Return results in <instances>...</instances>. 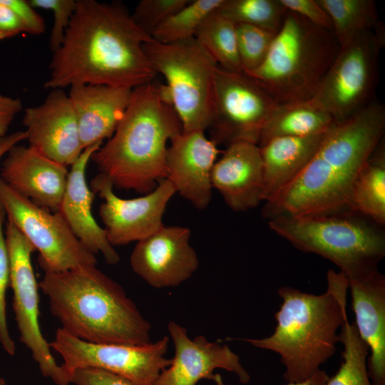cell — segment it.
<instances>
[{"label": "cell", "mask_w": 385, "mask_h": 385, "mask_svg": "<svg viewBox=\"0 0 385 385\" xmlns=\"http://www.w3.org/2000/svg\"><path fill=\"white\" fill-rule=\"evenodd\" d=\"M71 383L75 385H133L122 376L96 368L76 369L71 374Z\"/></svg>", "instance_id": "8d00e7d4"}, {"label": "cell", "mask_w": 385, "mask_h": 385, "mask_svg": "<svg viewBox=\"0 0 385 385\" xmlns=\"http://www.w3.org/2000/svg\"><path fill=\"white\" fill-rule=\"evenodd\" d=\"M144 51L166 85L164 92L182 123L183 132L204 130L212 115L217 62L195 38L172 43H143Z\"/></svg>", "instance_id": "ba28073f"}, {"label": "cell", "mask_w": 385, "mask_h": 385, "mask_svg": "<svg viewBox=\"0 0 385 385\" xmlns=\"http://www.w3.org/2000/svg\"><path fill=\"white\" fill-rule=\"evenodd\" d=\"M29 145L63 165H72L82 147L76 114L63 89H53L42 103L25 109Z\"/></svg>", "instance_id": "e0dca14e"}, {"label": "cell", "mask_w": 385, "mask_h": 385, "mask_svg": "<svg viewBox=\"0 0 385 385\" xmlns=\"http://www.w3.org/2000/svg\"><path fill=\"white\" fill-rule=\"evenodd\" d=\"M195 38L222 68L243 72L240 63L235 24L217 11L209 14L198 27Z\"/></svg>", "instance_id": "83f0119b"}, {"label": "cell", "mask_w": 385, "mask_h": 385, "mask_svg": "<svg viewBox=\"0 0 385 385\" xmlns=\"http://www.w3.org/2000/svg\"><path fill=\"white\" fill-rule=\"evenodd\" d=\"M182 132L163 86L152 81L132 89L114 133L91 160L113 188L148 193L167 178V143Z\"/></svg>", "instance_id": "277c9868"}, {"label": "cell", "mask_w": 385, "mask_h": 385, "mask_svg": "<svg viewBox=\"0 0 385 385\" xmlns=\"http://www.w3.org/2000/svg\"><path fill=\"white\" fill-rule=\"evenodd\" d=\"M4 231L9 260V287L13 292L12 305L19 340L30 351L43 376L51 379L56 385H68L70 375L55 361L39 325V286L31 262L35 249L9 220Z\"/></svg>", "instance_id": "7c38bea8"}, {"label": "cell", "mask_w": 385, "mask_h": 385, "mask_svg": "<svg viewBox=\"0 0 385 385\" xmlns=\"http://www.w3.org/2000/svg\"><path fill=\"white\" fill-rule=\"evenodd\" d=\"M283 6L314 25L332 31L331 19L317 0H279Z\"/></svg>", "instance_id": "d590c367"}, {"label": "cell", "mask_w": 385, "mask_h": 385, "mask_svg": "<svg viewBox=\"0 0 385 385\" xmlns=\"http://www.w3.org/2000/svg\"><path fill=\"white\" fill-rule=\"evenodd\" d=\"M220 152L204 130L182 132L168 147L167 179L176 192L198 210L205 209L210 202L211 172Z\"/></svg>", "instance_id": "ac0fdd59"}, {"label": "cell", "mask_w": 385, "mask_h": 385, "mask_svg": "<svg viewBox=\"0 0 385 385\" xmlns=\"http://www.w3.org/2000/svg\"><path fill=\"white\" fill-rule=\"evenodd\" d=\"M349 207L385 226V145L379 143L359 170L351 187Z\"/></svg>", "instance_id": "484cf974"}, {"label": "cell", "mask_w": 385, "mask_h": 385, "mask_svg": "<svg viewBox=\"0 0 385 385\" xmlns=\"http://www.w3.org/2000/svg\"><path fill=\"white\" fill-rule=\"evenodd\" d=\"M63 330L96 344L145 345L150 323L124 289L96 265L44 272L38 283Z\"/></svg>", "instance_id": "3957f363"}, {"label": "cell", "mask_w": 385, "mask_h": 385, "mask_svg": "<svg viewBox=\"0 0 385 385\" xmlns=\"http://www.w3.org/2000/svg\"><path fill=\"white\" fill-rule=\"evenodd\" d=\"M26 32L15 13L0 0V40L9 38Z\"/></svg>", "instance_id": "f35d334b"}, {"label": "cell", "mask_w": 385, "mask_h": 385, "mask_svg": "<svg viewBox=\"0 0 385 385\" xmlns=\"http://www.w3.org/2000/svg\"><path fill=\"white\" fill-rule=\"evenodd\" d=\"M317 1L330 18L340 48L348 45L361 32L381 24L373 0Z\"/></svg>", "instance_id": "4316f807"}, {"label": "cell", "mask_w": 385, "mask_h": 385, "mask_svg": "<svg viewBox=\"0 0 385 385\" xmlns=\"http://www.w3.org/2000/svg\"><path fill=\"white\" fill-rule=\"evenodd\" d=\"M25 130H18L0 139V160L8 153L11 148L19 144L21 141L26 140Z\"/></svg>", "instance_id": "60d3db41"}, {"label": "cell", "mask_w": 385, "mask_h": 385, "mask_svg": "<svg viewBox=\"0 0 385 385\" xmlns=\"http://www.w3.org/2000/svg\"><path fill=\"white\" fill-rule=\"evenodd\" d=\"M339 50L332 31L287 11L265 61L245 73L277 104L304 101L315 96Z\"/></svg>", "instance_id": "8992f818"}, {"label": "cell", "mask_w": 385, "mask_h": 385, "mask_svg": "<svg viewBox=\"0 0 385 385\" xmlns=\"http://www.w3.org/2000/svg\"><path fill=\"white\" fill-rule=\"evenodd\" d=\"M174 345V356L153 385H196L202 379L214 380V371L222 369L235 374L242 384L250 376L237 354L227 344L210 342L199 335L193 339L187 329L175 322L168 324Z\"/></svg>", "instance_id": "2e32d148"}, {"label": "cell", "mask_w": 385, "mask_h": 385, "mask_svg": "<svg viewBox=\"0 0 385 385\" xmlns=\"http://www.w3.org/2000/svg\"><path fill=\"white\" fill-rule=\"evenodd\" d=\"M131 91L103 85L70 87L68 95L76 114L83 149L103 143L113 135L129 103Z\"/></svg>", "instance_id": "603a6c76"}, {"label": "cell", "mask_w": 385, "mask_h": 385, "mask_svg": "<svg viewBox=\"0 0 385 385\" xmlns=\"http://www.w3.org/2000/svg\"><path fill=\"white\" fill-rule=\"evenodd\" d=\"M103 143L84 148L68 171L64 194L58 212L81 244L91 253L101 254L106 263L115 265L120 256L108 240L106 231L91 212L95 193L88 186L86 170L89 160Z\"/></svg>", "instance_id": "44dd1931"}, {"label": "cell", "mask_w": 385, "mask_h": 385, "mask_svg": "<svg viewBox=\"0 0 385 385\" xmlns=\"http://www.w3.org/2000/svg\"><path fill=\"white\" fill-rule=\"evenodd\" d=\"M269 227L298 250L318 255L351 279L378 270L385 256V231L356 212L268 221Z\"/></svg>", "instance_id": "52a82bcc"}, {"label": "cell", "mask_w": 385, "mask_h": 385, "mask_svg": "<svg viewBox=\"0 0 385 385\" xmlns=\"http://www.w3.org/2000/svg\"><path fill=\"white\" fill-rule=\"evenodd\" d=\"M328 378L329 375L327 372L319 369L304 381L297 383H287L285 385H325Z\"/></svg>", "instance_id": "b9f144b4"}, {"label": "cell", "mask_w": 385, "mask_h": 385, "mask_svg": "<svg viewBox=\"0 0 385 385\" xmlns=\"http://www.w3.org/2000/svg\"><path fill=\"white\" fill-rule=\"evenodd\" d=\"M336 122L314 98L277 104L265 124L258 141L260 148L278 137H304L328 131Z\"/></svg>", "instance_id": "d4e9b609"}, {"label": "cell", "mask_w": 385, "mask_h": 385, "mask_svg": "<svg viewBox=\"0 0 385 385\" xmlns=\"http://www.w3.org/2000/svg\"><path fill=\"white\" fill-rule=\"evenodd\" d=\"M327 132L304 137H278L260 148L264 169L263 202L274 197L299 174Z\"/></svg>", "instance_id": "cb8c5ba5"}, {"label": "cell", "mask_w": 385, "mask_h": 385, "mask_svg": "<svg viewBox=\"0 0 385 385\" xmlns=\"http://www.w3.org/2000/svg\"><path fill=\"white\" fill-rule=\"evenodd\" d=\"M113 185L103 174L91 180V189L103 200L98 214L107 237L114 246L142 240L160 229L168 202L176 192L167 178L144 196L123 199L113 192Z\"/></svg>", "instance_id": "5bb4252c"}, {"label": "cell", "mask_w": 385, "mask_h": 385, "mask_svg": "<svg viewBox=\"0 0 385 385\" xmlns=\"http://www.w3.org/2000/svg\"><path fill=\"white\" fill-rule=\"evenodd\" d=\"M223 0H190L168 18L153 32L152 38L162 43H172L192 37L204 21L216 11Z\"/></svg>", "instance_id": "f546056e"}, {"label": "cell", "mask_w": 385, "mask_h": 385, "mask_svg": "<svg viewBox=\"0 0 385 385\" xmlns=\"http://www.w3.org/2000/svg\"><path fill=\"white\" fill-rule=\"evenodd\" d=\"M21 110L19 98L0 94V139L7 135L11 122Z\"/></svg>", "instance_id": "ab89813d"}, {"label": "cell", "mask_w": 385, "mask_h": 385, "mask_svg": "<svg viewBox=\"0 0 385 385\" xmlns=\"http://www.w3.org/2000/svg\"><path fill=\"white\" fill-rule=\"evenodd\" d=\"M384 131L385 109L376 101L335 123L299 174L265 202L262 216L269 221L350 210L349 200L354 181L384 138Z\"/></svg>", "instance_id": "7a4b0ae2"}, {"label": "cell", "mask_w": 385, "mask_h": 385, "mask_svg": "<svg viewBox=\"0 0 385 385\" xmlns=\"http://www.w3.org/2000/svg\"><path fill=\"white\" fill-rule=\"evenodd\" d=\"M1 1L9 7L21 20L26 33L32 35H40L44 33L46 29L44 20L29 1L1 0Z\"/></svg>", "instance_id": "74e56055"}, {"label": "cell", "mask_w": 385, "mask_h": 385, "mask_svg": "<svg viewBox=\"0 0 385 385\" xmlns=\"http://www.w3.org/2000/svg\"><path fill=\"white\" fill-rule=\"evenodd\" d=\"M277 105L252 77L218 66L214 76L210 139L217 145L239 141L257 145L261 130Z\"/></svg>", "instance_id": "4fadbf2b"}, {"label": "cell", "mask_w": 385, "mask_h": 385, "mask_svg": "<svg viewBox=\"0 0 385 385\" xmlns=\"http://www.w3.org/2000/svg\"><path fill=\"white\" fill-rule=\"evenodd\" d=\"M327 281V290L321 294L280 287L277 293L282 302L274 315V332L262 339H237L279 354L287 383L307 379L336 351L338 330L348 318L349 284L334 270H328Z\"/></svg>", "instance_id": "5b68a950"}, {"label": "cell", "mask_w": 385, "mask_h": 385, "mask_svg": "<svg viewBox=\"0 0 385 385\" xmlns=\"http://www.w3.org/2000/svg\"><path fill=\"white\" fill-rule=\"evenodd\" d=\"M384 44V30L381 24L340 48L312 98L336 123L349 118L373 101L379 55Z\"/></svg>", "instance_id": "9c48e42d"}, {"label": "cell", "mask_w": 385, "mask_h": 385, "mask_svg": "<svg viewBox=\"0 0 385 385\" xmlns=\"http://www.w3.org/2000/svg\"><path fill=\"white\" fill-rule=\"evenodd\" d=\"M0 203L7 220L38 252V263L44 272L96 265V255L77 239L58 212L35 204L1 178Z\"/></svg>", "instance_id": "30bf717a"}, {"label": "cell", "mask_w": 385, "mask_h": 385, "mask_svg": "<svg viewBox=\"0 0 385 385\" xmlns=\"http://www.w3.org/2000/svg\"><path fill=\"white\" fill-rule=\"evenodd\" d=\"M0 385H5V381L2 378H0Z\"/></svg>", "instance_id": "ee69618b"}, {"label": "cell", "mask_w": 385, "mask_h": 385, "mask_svg": "<svg viewBox=\"0 0 385 385\" xmlns=\"http://www.w3.org/2000/svg\"><path fill=\"white\" fill-rule=\"evenodd\" d=\"M168 344V336L140 346L91 343L58 328L49 346L61 356V366L70 376L76 369L96 368L122 376L133 385H153L171 362L165 356Z\"/></svg>", "instance_id": "8fae6325"}, {"label": "cell", "mask_w": 385, "mask_h": 385, "mask_svg": "<svg viewBox=\"0 0 385 385\" xmlns=\"http://www.w3.org/2000/svg\"><path fill=\"white\" fill-rule=\"evenodd\" d=\"M3 160L0 178L35 204L58 212L66 186L68 170L28 145H14Z\"/></svg>", "instance_id": "d6986e66"}, {"label": "cell", "mask_w": 385, "mask_h": 385, "mask_svg": "<svg viewBox=\"0 0 385 385\" xmlns=\"http://www.w3.org/2000/svg\"><path fill=\"white\" fill-rule=\"evenodd\" d=\"M190 233L186 227L163 225L137 242L130 256L131 269L152 287L180 285L199 266L197 253L190 245Z\"/></svg>", "instance_id": "9a60e30c"}, {"label": "cell", "mask_w": 385, "mask_h": 385, "mask_svg": "<svg viewBox=\"0 0 385 385\" xmlns=\"http://www.w3.org/2000/svg\"><path fill=\"white\" fill-rule=\"evenodd\" d=\"M217 385H224L223 381L221 379H218L216 382Z\"/></svg>", "instance_id": "7bdbcfd3"}, {"label": "cell", "mask_w": 385, "mask_h": 385, "mask_svg": "<svg viewBox=\"0 0 385 385\" xmlns=\"http://www.w3.org/2000/svg\"><path fill=\"white\" fill-rule=\"evenodd\" d=\"M190 1L141 0L136 5L131 16L135 23L151 36L157 27Z\"/></svg>", "instance_id": "836d02e7"}, {"label": "cell", "mask_w": 385, "mask_h": 385, "mask_svg": "<svg viewBox=\"0 0 385 385\" xmlns=\"http://www.w3.org/2000/svg\"><path fill=\"white\" fill-rule=\"evenodd\" d=\"M36 9L50 10L53 13V24L51 31L49 46L55 51L62 43L65 33L71 22L76 6V0H29Z\"/></svg>", "instance_id": "e575fe53"}, {"label": "cell", "mask_w": 385, "mask_h": 385, "mask_svg": "<svg viewBox=\"0 0 385 385\" xmlns=\"http://www.w3.org/2000/svg\"><path fill=\"white\" fill-rule=\"evenodd\" d=\"M152 40L123 3L77 0L44 88L91 84L132 90L149 83L158 73L143 43Z\"/></svg>", "instance_id": "6da1fadb"}, {"label": "cell", "mask_w": 385, "mask_h": 385, "mask_svg": "<svg viewBox=\"0 0 385 385\" xmlns=\"http://www.w3.org/2000/svg\"><path fill=\"white\" fill-rule=\"evenodd\" d=\"M216 11L235 24L277 33L287 10L279 0H223Z\"/></svg>", "instance_id": "4dcf8cb0"}, {"label": "cell", "mask_w": 385, "mask_h": 385, "mask_svg": "<svg viewBox=\"0 0 385 385\" xmlns=\"http://www.w3.org/2000/svg\"><path fill=\"white\" fill-rule=\"evenodd\" d=\"M235 31L242 71H254L265 61L276 33L243 24H235Z\"/></svg>", "instance_id": "1f68e13d"}, {"label": "cell", "mask_w": 385, "mask_h": 385, "mask_svg": "<svg viewBox=\"0 0 385 385\" xmlns=\"http://www.w3.org/2000/svg\"><path fill=\"white\" fill-rule=\"evenodd\" d=\"M339 330V342L344 346L343 361L325 385H372L367 369L369 349L355 324L349 323L347 318Z\"/></svg>", "instance_id": "f1b7e54d"}, {"label": "cell", "mask_w": 385, "mask_h": 385, "mask_svg": "<svg viewBox=\"0 0 385 385\" xmlns=\"http://www.w3.org/2000/svg\"><path fill=\"white\" fill-rule=\"evenodd\" d=\"M6 213L0 203V344L10 356L16 353V344L8 328L6 292L10 284L9 260L5 237Z\"/></svg>", "instance_id": "d6a6232c"}, {"label": "cell", "mask_w": 385, "mask_h": 385, "mask_svg": "<svg viewBox=\"0 0 385 385\" xmlns=\"http://www.w3.org/2000/svg\"><path fill=\"white\" fill-rule=\"evenodd\" d=\"M211 184L234 211L243 212L263 201L264 169L260 147L239 141L227 145L211 172Z\"/></svg>", "instance_id": "ffe728a7"}, {"label": "cell", "mask_w": 385, "mask_h": 385, "mask_svg": "<svg viewBox=\"0 0 385 385\" xmlns=\"http://www.w3.org/2000/svg\"><path fill=\"white\" fill-rule=\"evenodd\" d=\"M347 281L354 324L370 351L369 376L372 385H385V276L377 270Z\"/></svg>", "instance_id": "7402d4cb"}]
</instances>
